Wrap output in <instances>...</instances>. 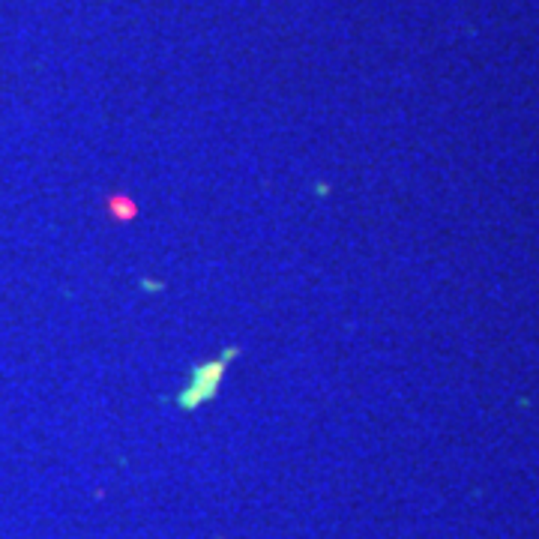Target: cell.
I'll list each match as a JSON object with an SVG mask.
<instances>
[{
    "mask_svg": "<svg viewBox=\"0 0 539 539\" xmlns=\"http://www.w3.org/2000/svg\"><path fill=\"white\" fill-rule=\"evenodd\" d=\"M234 354H237V351H225L222 359H207V363L195 366L192 384H189V387L177 396V404H180V408H195V404H201V401H207V399L216 396L219 380H222L225 368H228V363H231V357H234Z\"/></svg>",
    "mask_w": 539,
    "mask_h": 539,
    "instance_id": "cell-1",
    "label": "cell"
}]
</instances>
